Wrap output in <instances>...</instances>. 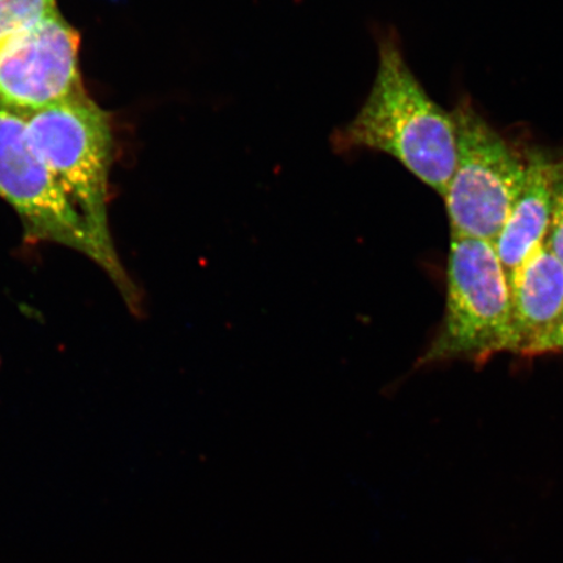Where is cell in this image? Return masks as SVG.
Masks as SVG:
<instances>
[{"label":"cell","mask_w":563,"mask_h":563,"mask_svg":"<svg viewBox=\"0 0 563 563\" xmlns=\"http://www.w3.org/2000/svg\"><path fill=\"white\" fill-rule=\"evenodd\" d=\"M456 159L445 206L452 236L495 244L522 192L527 157H520L464 98L452 112Z\"/></svg>","instance_id":"cell-5"},{"label":"cell","mask_w":563,"mask_h":563,"mask_svg":"<svg viewBox=\"0 0 563 563\" xmlns=\"http://www.w3.org/2000/svg\"><path fill=\"white\" fill-rule=\"evenodd\" d=\"M0 197L15 209L25 238L68 246L95 262L114 282L133 314L143 313V294L117 251L106 249L63 194L33 150L25 117L0 109Z\"/></svg>","instance_id":"cell-2"},{"label":"cell","mask_w":563,"mask_h":563,"mask_svg":"<svg viewBox=\"0 0 563 563\" xmlns=\"http://www.w3.org/2000/svg\"><path fill=\"white\" fill-rule=\"evenodd\" d=\"M511 295L495 244L452 236L446 309L422 364L466 358L482 363L510 351Z\"/></svg>","instance_id":"cell-4"},{"label":"cell","mask_w":563,"mask_h":563,"mask_svg":"<svg viewBox=\"0 0 563 563\" xmlns=\"http://www.w3.org/2000/svg\"><path fill=\"white\" fill-rule=\"evenodd\" d=\"M563 350V327L553 342V351Z\"/></svg>","instance_id":"cell-11"},{"label":"cell","mask_w":563,"mask_h":563,"mask_svg":"<svg viewBox=\"0 0 563 563\" xmlns=\"http://www.w3.org/2000/svg\"><path fill=\"white\" fill-rule=\"evenodd\" d=\"M551 227H549L547 245L563 264V158L551 162Z\"/></svg>","instance_id":"cell-10"},{"label":"cell","mask_w":563,"mask_h":563,"mask_svg":"<svg viewBox=\"0 0 563 563\" xmlns=\"http://www.w3.org/2000/svg\"><path fill=\"white\" fill-rule=\"evenodd\" d=\"M56 12V0H0V45Z\"/></svg>","instance_id":"cell-9"},{"label":"cell","mask_w":563,"mask_h":563,"mask_svg":"<svg viewBox=\"0 0 563 563\" xmlns=\"http://www.w3.org/2000/svg\"><path fill=\"white\" fill-rule=\"evenodd\" d=\"M377 46L375 82L355 118L334 131L333 150L385 153L443 197L456 159L453 114L415 77L396 32H378Z\"/></svg>","instance_id":"cell-1"},{"label":"cell","mask_w":563,"mask_h":563,"mask_svg":"<svg viewBox=\"0 0 563 563\" xmlns=\"http://www.w3.org/2000/svg\"><path fill=\"white\" fill-rule=\"evenodd\" d=\"M40 158L87 227L117 251L109 228V174L114 159L110 117L87 93L25 117Z\"/></svg>","instance_id":"cell-3"},{"label":"cell","mask_w":563,"mask_h":563,"mask_svg":"<svg viewBox=\"0 0 563 563\" xmlns=\"http://www.w3.org/2000/svg\"><path fill=\"white\" fill-rule=\"evenodd\" d=\"M80 34L56 12L0 45V109L27 117L86 93Z\"/></svg>","instance_id":"cell-6"},{"label":"cell","mask_w":563,"mask_h":563,"mask_svg":"<svg viewBox=\"0 0 563 563\" xmlns=\"http://www.w3.org/2000/svg\"><path fill=\"white\" fill-rule=\"evenodd\" d=\"M551 161L543 153L527 156V172L522 192L495 242L509 287L527 260L547 241L551 227Z\"/></svg>","instance_id":"cell-8"},{"label":"cell","mask_w":563,"mask_h":563,"mask_svg":"<svg viewBox=\"0 0 563 563\" xmlns=\"http://www.w3.org/2000/svg\"><path fill=\"white\" fill-rule=\"evenodd\" d=\"M510 295V352L540 355L553 351L563 327V264L545 242L512 280Z\"/></svg>","instance_id":"cell-7"}]
</instances>
